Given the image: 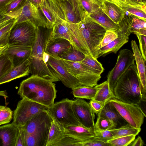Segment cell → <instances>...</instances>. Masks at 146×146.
Returning a JSON list of instances; mask_svg holds the SVG:
<instances>
[{
    "instance_id": "cell-1",
    "label": "cell",
    "mask_w": 146,
    "mask_h": 146,
    "mask_svg": "<svg viewBox=\"0 0 146 146\" xmlns=\"http://www.w3.org/2000/svg\"><path fill=\"white\" fill-rule=\"evenodd\" d=\"M52 28L37 26L36 37L30 57V73L53 82L59 81L47 64L49 55L45 52L47 44L52 37Z\"/></svg>"
},
{
    "instance_id": "cell-2",
    "label": "cell",
    "mask_w": 146,
    "mask_h": 146,
    "mask_svg": "<svg viewBox=\"0 0 146 146\" xmlns=\"http://www.w3.org/2000/svg\"><path fill=\"white\" fill-rule=\"evenodd\" d=\"M57 91L53 82L31 75L21 83L17 94L21 98L49 108L54 104Z\"/></svg>"
},
{
    "instance_id": "cell-3",
    "label": "cell",
    "mask_w": 146,
    "mask_h": 146,
    "mask_svg": "<svg viewBox=\"0 0 146 146\" xmlns=\"http://www.w3.org/2000/svg\"><path fill=\"white\" fill-rule=\"evenodd\" d=\"M141 83L135 63L118 80L113 90L115 98L126 103L137 104L142 99Z\"/></svg>"
},
{
    "instance_id": "cell-4",
    "label": "cell",
    "mask_w": 146,
    "mask_h": 146,
    "mask_svg": "<svg viewBox=\"0 0 146 146\" xmlns=\"http://www.w3.org/2000/svg\"><path fill=\"white\" fill-rule=\"evenodd\" d=\"M91 55L97 59L99 46L106 30L89 16L77 24Z\"/></svg>"
},
{
    "instance_id": "cell-5",
    "label": "cell",
    "mask_w": 146,
    "mask_h": 146,
    "mask_svg": "<svg viewBox=\"0 0 146 146\" xmlns=\"http://www.w3.org/2000/svg\"><path fill=\"white\" fill-rule=\"evenodd\" d=\"M73 101L64 99L54 103L47 110L53 120L63 128L70 125H81L74 114L72 107Z\"/></svg>"
},
{
    "instance_id": "cell-6",
    "label": "cell",
    "mask_w": 146,
    "mask_h": 146,
    "mask_svg": "<svg viewBox=\"0 0 146 146\" xmlns=\"http://www.w3.org/2000/svg\"><path fill=\"white\" fill-rule=\"evenodd\" d=\"M53 119L47 110H42L33 115L23 126L25 132L35 135L42 141L46 146Z\"/></svg>"
},
{
    "instance_id": "cell-7",
    "label": "cell",
    "mask_w": 146,
    "mask_h": 146,
    "mask_svg": "<svg viewBox=\"0 0 146 146\" xmlns=\"http://www.w3.org/2000/svg\"><path fill=\"white\" fill-rule=\"evenodd\" d=\"M36 27L29 21L15 24L10 31L8 45L32 46L36 37Z\"/></svg>"
},
{
    "instance_id": "cell-8",
    "label": "cell",
    "mask_w": 146,
    "mask_h": 146,
    "mask_svg": "<svg viewBox=\"0 0 146 146\" xmlns=\"http://www.w3.org/2000/svg\"><path fill=\"white\" fill-rule=\"evenodd\" d=\"M109 101L128 123L135 127L141 128L146 115L137 104L124 102L115 98Z\"/></svg>"
},
{
    "instance_id": "cell-9",
    "label": "cell",
    "mask_w": 146,
    "mask_h": 146,
    "mask_svg": "<svg viewBox=\"0 0 146 146\" xmlns=\"http://www.w3.org/2000/svg\"><path fill=\"white\" fill-rule=\"evenodd\" d=\"M48 108L45 106L23 98L18 102L14 111L12 122L17 126H23L33 115Z\"/></svg>"
},
{
    "instance_id": "cell-10",
    "label": "cell",
    "mask_w": 146,
    "mask_h": 146,
    "mask_svg": "<svg viewBox=\"0 0 146 146\" xmlns=\"http://www.w3.org/2000/svg\"><path fill=\"white\" fill-rule=\"evenodd\" d=\"M135 60L131 50L125 49L119 51L116 64L107 76L109 87L113 92L118 80L129 67L135 63Z\"/></svg>"
},
{
    "instance_id": "cell-11",
    "label": "cell",
    "mask_w": 146,
    "mask_h": 146,
    "mask_svg": "<svg viewBox=\"0 0 146 146\" xmlns=\"http://www.w3.org/2000/svg\"><path fill=\"white\" fill-rule=\"evenodd\" d=\"M61 60L68 72L78 80L81 86L93 87L97 85L101 75L90 71L79 62Z\"/></svg>"
},
{
    "instance_id": "cell-12",
    "label": "cell",
    "mask_w": 146,
    "mask_h": 146,
    "mask_svg": "<svg viewBox=\"0 0 146 146\" xmlns=\"http://www.w3.org/2000/svg\"><path fill=\"white\" fill-rule=\"evenodd\" d=\"M29 21L36 27L41 26L52 29L39 8L33 5L29 0H27L19 16L16 19L15 24Z\"/></svg>"
},
{
    "instance_id": "cell-13",
    "label": "cell",
    "mask_w": 146,
    "mask_h": 146,
    "mask_svg": "<svg viewBox=\"0 0 146 146\" xmlns=\"http://www.w3.org/2000/svg\"><path fill=\"white\" fill-rule=\"evenodd\" d=\"M72 107L75 117L82 125L95 130V113L89 103L83 99L77 98L73 101Z\"/></svg>"
},
{
    "instance_id": "cell-14",
    "label": "cell",
    "mask_w": 146,
    "mask_h": 146,
    "mask_svg": "<svg viewBox=\"0 0 146 146\" xmlns=\"http://www.w3.org/2000/svg\"><path fill=\"white\" fill-rule=\"evenodd\" d=\"M47 64L66 87L72 89L81 86L78 80L68 72L60 59L49 55Z\"/></svg>"
},
{
    "instance_id": "cell-15",
    "label": "cell",
    "mask_w": 146,
    "mask_h": 146,
    "mask_svg": "<svg viewBox=\"0 0 146 146\" xmlns=\"http://www.w3.org/2000/svg\"><path fill=\"white\" fill-rule=\"evenodd\" d=\"M39 8L52 28L56 24L66 21L63 11L57 0H42Z\"/></svg>"
},
{
    "instance_id": "cell-16",
    "label": "cell",
    "mask_w": 146,
    "mask_h": 146,
    "mask_svg": "<svg viewBox=\"0 0 146 146\" xmlns=\"http://www.w3.org/2000/svg\"><path fill=\"white\" fill-rule=\"evenodd\" d=\"M32 49V46L19 45H9L5 54L11 60L14 67L29 59Z\"/></svg>"
},
{
    "instance_id": "cell-17",
    "label": "cell",
    "mask_w": 146,
    "mask_h": 146,
    "mask_svg": "<svg viewBox=\"0 0 146 146\" xmlns=\"http://www.w3.org/2000/svg\"><path fill=\"white\" fill-rule=\"evenodd\" d=\"M131 45L141 83L142 98L146 97V61L143 57L136 41L132 40Z\"/></svg>"
},
{
    "instance_id": "cell-18",
    "label": "cell",
    "mask_w": 146,
    "mask_h": 146,
    "mask_svg": "<svg viewBox=\"0 0 146 146\" xmlns=\"http://www.w3.org/2000/svg\"><path fill=\"white\" fill-rule=\"evenodd\" d=\"M118 6L123 10L146 20V2H139L129 0H108Z\"/></svg>"
},
{
    "instance_id": "cell-19",
    "label": "cell",
    "mask_w": 146,
    "mask_h": 146,
    "mask_svg": "<svg viewBox=\"0 0 146 146\" xmlns=\"http://www.w3.org/2000/svg\"><path fill=\"white\" fill-rule=\"evenodd\" d=\"M97 115L98 116L103 117L111 121L114 129L128 123L109 101L105 104L100 112Z\"/></svg>"
},
{
    "instance_id": "cell-20",
    "label": "cell",
    "mask_w": 146,
    "mask_h": 146,
    "mask_svg": "<svg viewBox=\"0 0 146 146\" xmlns=\"http://www.w3.org/2000/svg\"><path fill=\"white\" fill-rule=\"evenodd\" d=\"M72 44L65 39L51 37L46 47L45 52L50 56L60 59L59 56L67 51Z\"/></svg>"
},
{
    "instance_id": "cell-21",
    "label": "cell",
    "mask_w": 146,
    "mask_h": 146,
    "mask_svg": "<svg viewBox=\"0 0 146 146\" xmlns=\"http://www.w3.org/2000/svg\"><path fill=\"white\" fill-rule=\"evenodd\" d=\"M64 129L66 135L74 138L80 142L95 137L94 130L82 125L68 126L65 127Z\"/></svg>"
},
{
    "instance_id": "cell-22",
    "label": "cell",
    "mask_w": 146,
    "mask_h": 146,
    "mask_svg": "<svg viewBox=\"0 0 146 146\" xmlns=\"http://www.w3.org/2000/svg\"><path fill=\"white\" fill-rule=\"evenodd\" d=\"M18 131L13 122L0 126V146H15Z\"/></svg>"
},
{
    "instance_id": "cell-23",
    "label": "cell",
    "mask_w": 146,
    "mask_h": 146,
    "mask_svg": "<svg viewBox=\"0 0 146 146\" xmlns=\"http://www.w3.org/2000/svg\"><path fill=\"white\" fill-rule=\"evenodd\" d=\"M29 58L13 67L6 74L0 79V85L29 75L30 73Z\"/></svg>"
},
{
    "instance_id": "cell-24",
    "label": "cell",
    "mask_w": 146,
    "mask_h": 146,
    "mask_svg": "<svg viewBox=\"0 0 146 146\" xmlns=\"http://www.w3.org/2000/svg\"><path fill=\"white\" fill-rule=\"evenodd\" d=\"M117 33L118 37L115 39L100 48L98 58L101 56H105L111 53L116 54L122 46L128 42L129 36L119 32Z\"/></svg>"
},
{
    "instance_id": "cell-25",
    "label": "cell",
    "mask_w": 146,
    "mask_h": 146,
    "mask_svg": "<svg viewBox=\"0 0 146 146\" xmlns=\"http://www.w3.org/2000/svg\"><path fill=\"white\" fill-rule=\"evenodd\" d=\"M89 16L103 27L106 30L117 33L119 32L118 24L115 23L102 10L101 8L91 14Z\"/></svg>"
},
{
    "instance_id": "cell-26",
    "label": "cell",
    "mask_w": 146,
    "mask_h": 146,
    "mask_svg": "<svg viewBox=\"0 0 146 146\" xmlns=\"http://www.w3.org/2000/svg\"><path fill=\"white\" fill-rule=\"evenodd\" d=\"M101 8L111 19L117 24L125 13L117 5L108 0H103Z\"/></svg>"
},
{
    "instance_id": "cell-27",
    "label": "cell",
    "mask_w": 146,
    "mask_h": 146,
    "mask_svg": "<svg viewBox=\"0 0 146 146\" xmlns=\"http://www.w3.org/2000/svg\"><path fill=\"white\" fill-rule=\"evenodd\" d=\"M68 23L70 29L72 38L76 48L85 55H91L86 43L78 29L77 24Z\"/></svg>"
},
{
    "instance_id": "cell-28",
    "label": "cell",
    "mask_w": 146,
    "mask_h": 146,
    "mask_svg": "<svg viewBox=\"0 0 146 146\" xmlns=\"http://www.w3.org/2000/svg\"><path fill=\"white\" fill-rule=\"evenodd\" d=\"M52 37L66 39L76 48L72 38L70 29L67 21L62 22L53 25L52 28Z\"/></svg>"
},
{
    "instance_id": "cell-29",
    "label": "cell",
    "mask_w": 146,
    "mask_h": 146,
    "mask_svg": "<svg viewBox=\"0 0 146 146\" xmlns=\"http://www.w3.org/2000/svg\"><path fill=\"white\" fill-rule=\"evenodd\" d=\"M64 128L53 120L50 129L46 146H53L66 136Z\"/></svg>"
},
{
    "instance_id": "cell-30",
    "label": "cell",
    "mask_w": 146,
    "mask_h": 146,
    "mask_svg": "<svg viewBox=\"0 0 146 146\" xmlns=\"http://www.w3.org/2000/svg\"><path fill=\"white\" fill-rule=\"evenodd\" d=\"M96 86L98 90L93 100L99 101L104 104L110 99L115 98L113 92L111 91L107 80Z\"/></svg>"
},
{
    "instance_id": "cell-31",
    "label": "cell",
    "mask_w": 146,
    "mask_h": 146,
    "mask_svg": "<svg viewBox=\"0 0 146 146\" xmlns=\"http://www.w3.org/2000/svg\"><path fill=\"white\" fill-rule=\"evenodd\" d=\"M74 97L87 99H93L98 90L95 86L93 87L78 86L72 89Z\"/></svg>"
},
{
    "instance_id": "cell-32",
    "label": "cell",
    "mask_w": 146,
    "mask_h": 146,
    "mask_svg": "<svg viewBox=\"0 0 146 146\" xmlns=\"http://www.w3.org/2000/svg\"><path fill=\"white\" fill-rule=\"evenodd\" d=\"M80 62L84 67L98 75H101L104 69L102 64L91 55H85L84 58Z\"/></svg>"
},
{
    "instance_id": "cell-33",
    "label": "cell",
    "mask_w": 146,
    "mask_h": 146,
    "mask_svg": "<svg viewBox=\"0 0 146 146\" xmlns=\"http://www.w3.org/2000/svg\"><path fill=\"white\" fill-rule=\"evenodd\" d=\"M27 0H13L6 7L3 13L16 19L20 15Z\"/></svg>"
},
{
    "instance_id": "cell-34",
    "label": "cell",
    "mask_w": 146,
    "mask_h": 146,
    "mask_svg": "<svg viewBox=\"0 0 146 146\" xmlns=\"http://www.w3.org/2000/svg\"><path fill=\"white\" fill-rule=\"evenodd\" d=\"M63 11L67 22L74 24H78L81 21L67 0L58 1Z\"/></svg>"
},
{
    "instance_id": "cell-35",
    "label": "cell",
    "mask_w": 146,
    "mask_h": 146,
    "mask_svg": "<svg viewBox=\"0 0 146 146\" xmlns=\"http://www.w3.org/2000/svg\"><path fill=\"white\" fill-rule=\"evenodd\" d=\"M110 130L112 134L113 138H114L132 135L136 136L141 131V128L135 127L127 123L119 128Z\"/></svg>"
},
{
    "instance_id": "cell-36",
    "label": "cell",
    "mask_w": 146,
    "mask_h": 146,
    "mask_svg": "<svg viewBox=\"0 0 146 146\" xmlns=\"http://www.w3.org/2000/svg\"><path fill=\"white\" fill-rule=\"evenodd\" d=\"M85 56L84 54L78 50L72 45L68 50L60 55L59 58L60 59L72 62H80L84 58Z\"/></svg>"
},
{
    "instance_id": "cell-37",
    "label": "cell",
    "mask_w": 146,
    "mask_h": 146,
    "mask_svg": "<svg viewBox=\"0 0 146 146\" xmlns=\"http://www.w3.org/2000/svg\"><path fill=\"white\" fill-rule=\"evenodd\" d=\"M15 22V19H11L6 24L0 27V47L8 45L10 31Z\"/></svg>"
},
{
    "instance_id": "cell-38",
    "label": "cell",
    "mask_w": 146,
    "mask_h": 146,
    "mask_svg": "<svg viewBox=\"0 0 146 146\" xmlns=\"http://www.w3.org/2000/svg\"><path fill=\"white\" fill-rule=\"evenodd\" d=\"M131 33H138L146 35V20L133 15L130 29Z\"/></svg>"
},
{
    "instance_id": "cell-39",
    "label": "cell",
    "mask_w": 146,
    "mask_h": 146,
    "mask_svg": "<svg viewBox=\"0 0 146 146\" xmlns=\"http://www.w3.org/2000/svg\"><path fill=\"white\" fill-rule=\"evenodd\" d=\"M132 18L133 15L125 11V13L118 24L119 27V32L128 36H129L131 33L130 29Z\"/></svg>"
},
{
    "instance_id": "cell-40",
    "label": "cell",
    "mask_w": 146,
    "mask_h": 146,
    "mask_svg": "<svg viewBox=\"0 0 146 146\" xmlns=\"http://www.w3.org/2000/svg\"><path fill=\"white\" fill-rule=\"evenodd\" d=\"M82 9L87 16L101 8L102 3L97 0H80Z\"/></svg>"
},
{
    "instance_id": "cell-41",
    "label": "cell",
    "mask_w": 146,
    "mask_h": 146,
    "mask_svg": "<svg viewBox=\"0 0 146 146\" xmlns=\"http://www.w3.org/2000/svg\"><path fill=\"white\" fill-rule=\"evenodd\" d=\"M136 135H132L113 138L108 141L109 146H127L135 139Z\"/></svg>"
},
{
    "instance_id": "cell-42",
    "label": "cell",
    "mask_w": 146,
    "mask_h": 146,
    "mask_svg": "<svg viewBox=\"0 0 146 146\" xmlns=\"http://www.w3.org/2000/svg\"><path fill=\"white\" fill-rule=\"evenodd\" d=\"M13 67L12 63L5 53L0 57V79L7 74Z\"/></svg>"
},
{
    "instance_id": "cell-43",
    "label": "cell",
    "mask_w": 146,
    "mask_h": 146,
    "mask_svg": "<svg viewBox=\"0 0 146 146\" xmlns=\"http://www.w3.org/2000/svg\"><path fill=\"white\" fill-rule=\"evenodd\" d=\"M95 130L104 131L114 129L112 123L103 117L97 116L96 122L95 123Z\"/></svg>"
},
{
    "instance_id": "cell-44",
    "label": "cell",
    "mask_w": 146,
    "mask_h": 146,
    "mask_svg": "<svg viewBox=\"0 0 146 146\" xmlns=\"http://www.w3.org/2000/svg\"><path fill=\"white\" fill-rule=\"evenodd\" d=\"M13 116V111L10 108L0 106V125L10 123Z\"/></svg>"
},
{
    "instance_id": "cell-45",
    "label": "cell",
    "mask_w": 146,
    "mask_h": 146,
    "mask_svg": "<svg viewBox=\"0 0 146 146\" xmlns=\"http://www.w3.org/2000/svg\"><path fill=\"white\" fill-rule=\"evenodd\" d=\"M25 133V146H46L39 137L33 134Z\"/></svg>"
},
{
    "instance_id": "cell-46",
    "label": "cell",
    "mask_w": 146,
    "mask_h": 146,
    "mask_svg": "<svg viewBox=\"0 0 146 146\" xmlns=\"http://www.w3.org/2000/svg\"><path fill=\"white\" fill-rule=\"evenodd\" d=\"M72 5L78 16L82 21L87 15L81 6L80 0H67Z\"/></svg>"
},
{
    "instance_id": "cell-47",
    "label": "cell",
    "mask_w": 146,
    "mask_h": 146,
    "mask_svg": "<svg viewBox=\"0 0 146 146\" xmlns=\"http://www.w3.org/2000/svg\"><path fill=\"white\" fill-rule=\"evenodd\" d=\"M118 37L117 33L114 31L106 30L104 35L100 44V48L106 45Z\"/></svg>"
},
{
    "instance_id": "cell-48",
    "label": "cell",
    "mask_w": 146,
    "mask_h": 146,
    "mask_svg": "<svg viewBox=\"0 0 146 146\" xmlns=\"http://www.w3.org/2000/svg\"><path fill=\"white\" fill-rule=\"evenodd\" d=\"M94 137L102 141L108 143V141L113 138L112 134L110 130H94Z\"/></svg>"
},
{
    "instance_id": "cell-49",
    "label": "cell",
    "mask_w": 146,
    "mask_h": 146,
    "mask_svg": "<svg viewBox=\"0 0 146 146\" xmlns=\"http://www.w3.org/2000/svg\"><path fill=\"white\" fill-rule=\"evenodd\" d=\"M80 142L75 139L66 135L53 146H80Z\"/></svg>"
},
{
    "instance_id": "cell-50",
    "label": "cell",
    "mask_w": 146,
    "mask_h": 146,
    "mask_svg": "<svg viewBox=\"0 0 146 146\" xmlns=\"http://www.w3.org/2000/svg\"><path fill=\"white\" fill-rule=\"evenodd\" d=\"M79 143L80 146H109L108 143H105L95 137Z\"/></svg>"
},
{
    "instance_id": "cell-51",
    "label": "cell",
    "mask_w": 146,
    "mask_h": 146,
    "mask_svg": "<svg viewBox=\"0 0 146 146\" xmlns=\"http://www.w3.org/2000/svg\"><path fill=\"white\" fill-rule=\"evenodd\" d=\"M135 34L139 41L140 51L142 56L144 60H146V35L140 34L137 33Z\"/></svg>"
},
{
    "instance_id": "cell-52",
    "label": "cell",
    "mask_w": 146,
    "mask_h": 146,
    "mask_svg": "<svg viewBox=\"0 0 146 146\" xmlns=\"http://www.w3.org/2000/svg\"><path fill=\"white\" fill-rule=\"evenodd\" d=\"M18 131L15 146H25V133L22 126H18Z\"/></svg>"
},
{
    "instance_id": "cell-53",
    "label": "cell",
    "mask_w": 146,
    "mask_h": 146,
    "mask_svg": "<svg viewBox=\"0 0 146 146\" xmlns=\"http://www.w3.org/2000/svg\"><path fill=\"white\" fill-rule=\"evenodd\" d=\"M89 103L94 111L97 114L100 112L105 105L93 99L90 100Z\"/></svg>"
},
{
    "instance_id": "cell-54",
    "label": "cell",
    "mask_w": 146,
    "mask_h": 146,
    "mask_svg": "<svg viewBox=\"0 0 146 146\" xmlns=\"http://www.w3.org/2000/svg\"><path fill=\"white\" fill-rule=\"evenodd\" d=\"M12 18L0 13V27L6 24Z\"/></svg>"
},
{
    "instance_id": "cell-55",
    "label": "cell",
    "mask_w": 146,
    "mask_h": 146,
    "mask_svg": "<svg viewBox=\"0 0 146 146\" xmlns=\"http://www.w3.org/2000/svg\"><path fill=\"white\" fill-rule=\"evenodd\" d=\"M144 143L141 137L138 136L137 138L130 143L128 146H143Z\"/></svg>"
},
{
    "instance_id": "cell-56",
    "label": "cell",
    "mask_w": 146,
    "mask_h": 146,
    "mask_svg": "<svg viewBox=\"0 0 146 146\" xmlns=\"http://www.w3.org/2000/svg\"><path fill=\"white\" fill-rule=\"evenodd\" d=\"M13 0H0V13L3 12L6 7Z\"/></svg>"
},
{
    "instance_id": "cell-57",
    "label": "cell",
    "mask_w": 146,
    "mask_h": 146,
    "mask_svg": "<svg viewBox=\"0 0 146 146\" xmlns=\"http://www.w3.org/2000/svg\"><path fill=\"white\" fill-rule=\"evenodd\" d=\"M35 6L39 8L42 0H29Z\"/></svg>"
},
{
    "instance_id": "cell-58",
    "label": "cell",
    "mask_w": 146,
    "mask_h": 146,
    "mask_svg": "<svg viewBox=\"0 0 146 146\" xmlns=\"http://www.w3.org/2000/svg\"><path fill=\"white\" fill-rule=\"evenodd\" d=\"M9 45L8 44L4 46L0 47V57L4 54L7 49Z\"/></svg>"
},
{
    "instance_id": "cell-59",
    "label": "cell",
    "mask_w": 146,
    "mask_h": 146,
    "mask_svg": "<svg viewBox=\"0 0 146 146\" xmlns=\"http://www.w3.org/2000/svg\"><path fill=\"white\" fill-rule=\"evenodd\" d=\"M130 0L131 1H137V2H143L142 1V0Z\"/></svg>"
},
{
    "instance_id": "cell-60",
    "label": "cell",
    "mask_w": 146,
    "mask_h": 146,
    "mask_svg": "<svg viewBox=\"0 0 146 146\" xmlns=\"http://www.w3.org/2000/svg\"><path fill=\"white\" fill-rule=\"evenodd\" d=\"M98 1H99L100 2L102 3L103 0H97Z\"/></svg>"
},
{
    "instance_id": "cell-61",
    "label": "cell",
    "mask_w": 146,
    "mask_h": 146,
    "mask_svg": "<svg viewBox=\"0 0 146 146\" xmlns=\"http://www.w3.org/2000/svg\"><path fill=\"white\" fill-rule=\"evenodd\" d=\"M119 0L121 1H125L126 0Z\"/></svg>"
},
{
    "instance_id": "cell-62",
    "label": "cell",
    "mask_w": 146,
    "mask_h": 146,
    "mask_svg": "<svg viewBox=\"0 0 146 146\" xmlns=\"http://www.w3.org/2000/svg\"><path fill=\"white\" fill-rule=\"evenodd\" d=\"M58 1H61V0H57Z\"/></svg>"
}]
</instances>
